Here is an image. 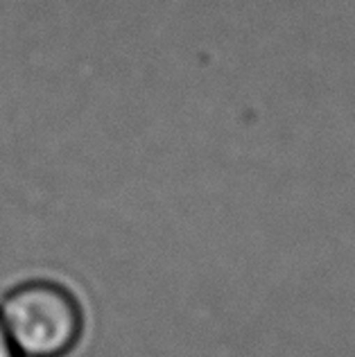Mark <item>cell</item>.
Returning a JSON list of instances; mask_svg holds the SVG:
<instances>
[{
  "mask_svg": "<svg viewBox=\"0 0 355 357\" xmlns=\"http://www.w3.org/2000/svg\"><path fill=\"white\" fill-rule=\"evenodd\" d=\"M0 319L21 357H63L82 335V310L68 289L32 280L12 289Z\"/></svg>",
  "mask_w": 355,
  "mask_h": 357,
  "instance_id": "cell-1",
  "label": "cell"
},
{
  "mask_svg": "<svg viewBox=\"0 0 355 357\" xmlns=\"http://www.w3.org/2000/svg\"><path fill=\"white\" fill-rule=\"evenodd\" d=\"M0 357H21L16 351V346L9 340V335L3 326V319H0Z\"/></svg>",
  "mask_w": 355,
  "mask_h": 357,
  "instance_id": "cell-2",
  "label": "cell"
}]
</instances>
